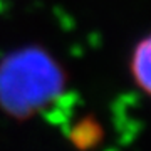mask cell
Returning <instances> with one entry per match:
<instances>
[{
	"mask_svg": "<svg viewBox=\"0 0 151 151\" xmlns=\"http://www.w3.org/2000/svg\"><path fill=\"white\" fill-rule=\"evenodd\" d=\"M129 69L134 84L146 96L151 97V34L143 37L134 45Z\"/></svg>",
	"mask_w": 151,
	"mask_h": 151,
	"instance_id": "cell-2",
	"label": "cell"
},
{
	"mask_svg": "<svg viewBox=\"0 0 151 151\" xmlns=\"http://www.w3.org/2000/svg\"><path fill=\"white\" fill-rule=\"evenodd\" d=\"M62 65L37 45L14 50L0 62V109L10 118L30 119L65 91Z\"/></svg>",
	"mask_w": 151,
	"mask_h": 151,
	"instance_id": "cell-1",
	"label": "cell"
}]
</instances>
